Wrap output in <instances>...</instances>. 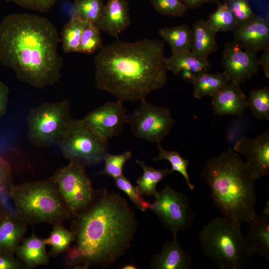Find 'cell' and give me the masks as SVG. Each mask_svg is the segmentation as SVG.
<instances>
[{"mask_svg":"<svg viewBox=\"0 0 269 269\" xmlns=\"http://www.w3.org/2000/svg\"><path fill=\"white\" fill-rule=\"evenodd\" d=\"M75 243L67 261L77 269L108 268L131 247L137 227L127 200L106 188L96 191L91 203L75 216Z\"/></svg>","mask_w":269,"mask_h":269,"instance_id":"obj_1","label":"cell"},{"mask_svg":"<svg viewBox=\"0 0 269 269\" xmlns=\"http://www.w3.org/2000/svg\"><path fill=\"white\" fill-rule=\"evenodd\" d=\"M60 36L45 17L29 13L6 15L0 22V63L20 81L43 89L60 78L63 60Z\"/></svg>","mask_w":269,"mask_h":269,"instance_id":"obj_2","label":"cell"},{"mask_svg":"<svg viewBox=\"0 0 269 269\" xmlns=\"http://www.w3.org/2000/svg\"><path fill=\"white\" fill-rule=\"evenodd\" d=\"M165 58L161 41L117 40L94 57L95 86L123 103L141 102L166 84Z\"/></svg>","mask_w":269,"mask_h":269,"instance_id":"obj_3","label":"cell"},{"mask_svg":"<svg viewBox=\"0 0 269 269\" xmlns=\"http://www.w3.org/2000/svg\"><path fill=\"white\" fill-rule=\"evenodd\" d=\"M222 216L241 224L257 216L254 177L240 155L230 148L207 159L201 173Z\"/></svg>","mask_w":269,"mask_h":269,"instance_id":"obj_4","label":"cell"},{"mask_svg":"<svg viewBox=\"0 0 269 269\" xmlns=\"http://www.w3.org/2000/svg\"><path fill=\"white\" fill-rule=\"evenodd\" d=\"M241 225L218 217L205 224L199 232L203 254L220 269H246L256 254L242 234Z\"/></svg>","mask_w":269,"mask_h":269,"instance_id":"obj_5","label":"cell"},{"mask_svg":"<svg viewBox=\"0 0 269 269\" xmlns=\"http://www.w3.org/2000/svg\"><path fill=\"white\" fill-rule=\"evenodd\" d=\"M9 198L14 213L27 224L54 225L71 217L51 178L12 184Z\"/></svg>","mask_w":269,"mask_h":269,"instance_id":"obj_6","label":"cell"},{"mask_svg":"<svg viewBox=\"0 0 269 269\" xmlns=\"http://www.w3.org/2000/svg\"><path fill=\"white\" fill-rule=\"evenodd\" d=\"M72 120L68 100L44 103L31 109L27 114L28 139L38 147L58 145Z\"/></svg>","mask_w":269,"mask_h":269,"instance_id":"obj_7","label":"cell"},{"mask_svg":"<svg viewBox=\"0 0 269 269\" xmlns=\"http://www.w3.org/2000/svg\"><path fill=\"white\" fill-rule=\"evenodd\" d=\"M108 144V140L94 133L81 119H73L58 145L65 158L86 167L103 160Z\"/></svg>","mask_w":269,"mask_h":269,"instance_id":"obj_8","label":"cell"},{"mask_svg":"<svg viewBox=\"0 0 269 269\" xmlns=\"http://www.w3.org/2000/svg\"><path fill=\"white\" fill-rule=\"evenodd\" d=\"M71 216L75 217L92 202L96 191L85 167L69 161L51 177Z\"/></svg>","mask_w":269,"mask_h":269,"instance_id":"obj_9","label":"cell"},{"mask_svg":"<svg viewBox=\"0 0 269 269\" xmlns=\"http://www.w3.org/2000/svg\"><path fill=\"white\" fill-rule=\"evenodd\" d=\"M127 123L134 137L151 143H160L175 124L170 110L144 100L130 117Z\"/></svg>","mask_w":269,"mask_h":269,"instance_id":"obj_10","label":"cell"},{"mask_svg":"<svg viewBox=\"0 0 269 269\" xmlns=\"http://www.w3.org/2000/svg\"><path fill=\"white\" fill-rule=\"evenodd\" d=\"M149 209L158 217L172 235L188 228L194 213L188 197L169 185L158 191Z\"/></svg>","mask_w":269,"mask_h":269,"instance_id":"obj_11","label":"cell"},{"mask_svg":"<svg viewBox=\"0 0 269 269\" xmlns=\"http://www.w3.org/2000/svg\"><path fill=\"white\" fill-rule=\"evenodd\" d=\"M123 102L109 101L91 111L81 119L102 138L109 140L121 134L128 116Z\"/></svg>","mask_w":269,"mask_h":269,"instance_id":"obj_12","label":"cell"},{"mask_svg":"<svg viewBox=\"0 0 269 269\" xmlns=\"http://www.w3.org/2000/svg\"><path fill=\"white\" fill-rule=\"evenodd\" d=\"M222 63L229 81L238 84L250 79L260 66L257 53L244 49L234 41L225 44Z\"/></svg>","mask_w":269,"mask_h":269,"instance_id":"obj_13","label":"cell"},{"mask_svg":"<svg viewBox=\"0 0 269 269\" xmlns=\"http://www.w3.org/2000/svg\"><path fill=\"white\" fill-rule=\"evenodd\" d=\"M234 149L245 157V163L257 180L269 175V130L254 138L242 137L235 144Z\"/></svg>","mask_w":269,"mask_h":269,"instance_id":"obj_14","label":"cell"},{"mask_svg":"<svg viewBox=\"0 0 269 269\" xmlns=\"http://www.w3.org/2000/svg\"><path fill=\"white\" fill-rule=\"evenodd\" d=\"M234 41L245 50L257 53L269 47L267 18L255 15L234 30Z\"/></svg>","mask_w":269,"mask_h":269,"instance_id":"obj_15","label":"cell"},{"mask_svg":"<svg viewBox=\"0 0 269 269\" xmlns=\"http://www.w3.org/2000/svg\"><path fill=\"white\" fill-rule=\"evenodd\" d=\"M211 97L215 115L240 116L248 108L247 98L237 83L229 82Z\"/></svg>","mask_w":269,"mask_h":269,"instance_id":"obj_16","label":"cell"},{"mask_svg":"<svg viewBox=\"0 0 269 269\" xmlns=\"http://www.w3.org/2000/svg\"><path fill=\"white\" fill-rule=\"evenodd\" d=\"M131 23L126 0H107L97 26L111 36L118 37Z\"/></svg>","mask_w":269,"mask_h":269,"instance_id":"obj_17","label":"cell"},{"mask_svg":"<svg viewBox=\"0 0 269 269\" xmlns=\"http://www.w3.org/2000/svg\"><path fill=\"white\" fill-rule=\"evenodd\" d=\"M192 265L190 255L185 251L173 235L171 241L165 243L160 252L155 255L150 268L154 269H190Z\"/></svg>","mask_w":269,"mask_h":269,"instance_id":"obj_18","label":"cell"},{"mask_svg":"<svg viewBox=\"0 0 269 269\" xmlns=\"http://www.w3.org/2000/svg\"><path fill=\"white\" fill-rule=\"evenodd\" d=\"M27 224L14 213L0 219V252L14 255L23 241Z\"/></svg>","mask_w":269,"mask_h":269,"instance_id":"obj_19","label":"cell"},{"mask_svg":"<svg viewBox=\"0 0 269 269\" xmlns=\"http://www.w3.org/2000/svg\"><path fill=\"white\" fill-rule=\"evenodd\" d=\"M192 30L191 52L199 59L208 62L209 56L218 49L217 32L202 19L194 22Z\"/></svg>","mask_w":269,"mask_h":269,"instance_id":"obj_20","label":"cell"},{"mask_svg":"<svg viewBox=\"0 0 269 269\" xmlns=\"http://www.w3.org/2000/svg\"><path fill=\"white\" fill-rule=\"evenodd\" d=\"M46 245L43 239L33 232L30 236L23 240L15 254L28 267L45 266L49 263Z\"/></svg>","mask_w":269,"mask_h":269,"instance_id":"obj_21","label":"cell"},{"mask_svg":"<svg viewBox=\"0 0 269 269\" xmlns=\"http://www.w3.org/2000/svg\"><path fill=\"white\" fill-rule=\"evenodd\" d=\"M246 238L257 254L269 261V216H257L250 222Z\"/></svg>","mask_w":269,"mask_h":269,"instance_id":"obj_22","label":"cell"},{"mask_svg":"<svg viewBox=\"0 0 269 269\" xmlns=\"http://www.w3.org/2000/svg\"><path fill=\"white\" fill-rule=\"evenodd\" d=\"M165 65L167 71H172L175 75L184 70L195 74L207 72L211 67L209 61L199 59L191 51L172 54L171 56L165 58Z\"/></svg>","mask_w":269,"mask_h":269,"instance_id":"obj_23","label":"cell"},{"mask_svg":"<svg viewBox=\"0 0 269 269\" xmlns=\"http://www.w3.org/2000/svg\"><path fill=\"white\" fill-rule=\"evenodd\" d=\"M158 33L169 45L172 54L190 51L192 30L188 25L165 27L160 29Z\"/></svg>","mask_w":269,"mask_h":269,"instance_id":"obj_24","label":"cell"},{"mask_svg":"<svg viewBox=\"0 0 269 269\" xmlns=\"http://www.w3.org/2000/svg\"><path fill=\"white\" fill-rule=\"evenodd\" d=\"M136 162L143 171L142 175L136 180V187L141 195L154 197L158 192L156 189L157 184L172 172L168 168L155 169L146 165L143 161L138 159L136 160Z\"/></svg>","mask_w":269,"mask_h":269,"instance_id":"obj_25","label":"cell"},{"mask_svg":"<svg viewBox=\"0 0 269 269\" xmlns=\"http://www.w3.org/2000/svg\"><path fill=\"white\" fill-rule=\"evenodd\" d=\"M230 82L223 73L196 74L192 84L194 86V96L201 99L212 96L224 85Z\"/></svg>","mask_w":269,"mask_h":269,"instance_id":"obj_26","label":"cell"},{"mask_svg":"<svg viewBox=\"0 0 269 269\" xmlns=\"http://www.w3.org/2000/svg\"><path fill=\"white\" fill-rule=\"evenodd\" d=\"M85 21L76 17H70L64 25L61 34L60 42L65 53L78 52L81 38Z\"/></svg>","mask_w":269,"mask_h":269,"instance_id":"obj_27","label":"cell"},{"mask_svg":"<svg viewBox=\"0 0 269 269\" xmlns=\"http://www.w3.org/2000/svg\"><path fill=\"white\" fill-rule=\"evenodd\" d=\"M104 5V0H74L71 17H76L97 25Z\"/></svg>","mask_w":269,"mask_h":269,"instance_id":"obj_28","label":"cell"},{"mask_svg":"<svg viewBox=\"0 0 269 269\" xmlns=\"http://www.w3.org/2000/svg\"><path fill=\"white\" fill-rule=\"evenodd\" d=\"M53 225L49 236L43 240L46 245L51 247V255L55 256L67 251L75 240V234L73 231L66 229L62 223H56Z\"/></svg>","mask_w":269,"mask_h":269,"instance_id":"obj_29","label":"cell"},{"mask_svg":"<svg viewBox=\"0 0 269 269\" xmlns=\"http://www.w3.org/2000/svg\"><path fill=\"white\" fill-rule=\"evenodd\" d=\"M210 26L217 33L232 31L238 25L226 1L218 2L216 10L210 13L207 20Z\"/></svg>","mask_w":269,"mask_h":269,"instance_id":"obj_30","label":"cell"},{"mask_svg":"<svg viewBox=\"0 0 269 269\" xmlns=\"http://www.w3.org/2000/svg\"><path fill=\"white\" fill-rule=\"evenodd\" d=\"M158 151L157 156L152 159L154 161L162 160H167L171 166V171H176L180 173L185 180L186 184L190 190H193L194 186L192 183L188 172L189 161L183 158L179 153L174 150L164 149L160 143H157Z\"/></svg>","mask_w":269,"mask_h":269,"instance_id":"obj_31","label":"cell"},{"mask_svg":"<svg viewBox=\"0 0 269 269\" xmlns=\"http://www.w3.org/2000/svg\"><path fill=\"white\" fill-rule=\"evenodd\" d=\"M249 108L255 118L259 120H269V88L251 90L247 99Z\"/></svg>","mask_w":269,"mask_h":269,"instance_id":"obj_32","label":"cell"},{"mask_svg":"<svg viewBox=\"0 0 269 269\" xmlns=\"http://www.w3.org/2000/svg\"><path fill=\"white\" fill-rule=\"evenodd\" d=\"M11 169L9 163L0 156V219L7 214L13 213L9 210L8 203L9 190L12 185Z\"/></svg>","mask_w":269,"mask_h":269,"instance_id":"obj_33","label":"cell"},{"mask_svg":"<svg viewBox=\"0 0 269 269\" xmlns=\"http://www.w3.org/2000/svg\"><path fill=\"white\" fill-rule=\"evenodd\" d=\"M101 30L94 24L86 22L82 34L79 53L92 54L103 46Z\"/></svg>","mask_w":269,"mask_h":269,"instance_id":"obj_34","label":"cell"},{"mask_svg":"<svg viewBox=\"0 0 269 269\" xmlns=\"http://www.w3.org/2000/svg\"><path fill=\"white\" fill-rule=\"evenodd\" d=\"M130 151H126L119 154H113L107 152L103 158L104 168L98 175L104 174L114 179L123 175V170L126 162L132 157Z\"/></svg>","mask_w":269,"mask_h":269,"instance_id":"obj_35","label":"cell"},{"mask_svg":"<svg viewBox=\"0 0 269 269\" xmlns=\"http://www.w3.org/2000/svg\"><path fill=\"white\" fill-rule=\"evenodd\" d=\"M114 180L116 187L125 192L138 209L142 211L149 209L151 203L142 198L137 188L124 174Z\"/></svg>","mask_w":269,"mask_h":269,"instance_id":"obj_36","label":"cell"},{"mask_svg":"<svg viewBox=\"0 0 269 269\" xmlns=\"http://www.w3.org/2000/svg\"><path fill=\"white\" fill-rule=\"evenodd\" d=\"M150 2L157 13L164 15L181 17L188 10L180 0H150Z\"/></svg>","mask_w":269,"mask_h":269,"instance_id":"obj_37","label":"cell"},{"mask_svg":"<svg viewBox=\"0 0 269 269\" xmlns=\"http://www.w3.org/2000/svg\"><path fill=\"white\" fill-rule=\"evenodd\" d=\"M225 1L227 2L238 25L248 21L255 15L251 8L249 0H226Z\"/></svg>","mask_w":269,"mask_h":269,"instance_id":"obj_38","label":"cell"},{"mask_svg":"<svg viewBox=\"0 0 269 269\" xmlns=\"http://www.w3.org/2000/svg\"><path fill=\"white\" fill-rule=\"evenodd\" d=\"M31 10L48 12L59 0H5Z\"/></svg>","mask_w":269,"mask_h":269,"instance_id":"obj_39","label":"cell"},{"mask_svg":"<svg viewBox=\"0 0 269 269\" xmlns=\"http://www.w3.org/2000/svg\"><path fill=\"white\" fill-rule=\"evenodd\" d=\"M22 267L14 255L0 252V269H19Z\"/></svg>","mask_w":269,"mask_h":269,"instance_id":"obj_40","label":"cell"},{"mask_svg":"<svg viewBox=\"0 0 269 269\" xmlns=\"http://www.w3.org/2000/svg\"><path fill=\"white\" fill-rule=\"evenodd\" d=\"M9 93L8 87L4 83L0 81V118L6 112Z\"/></svg>","mask_w":269,"mask_h":269,"instance_id":"obj_41","label":"cell"},{"mask_svg":"<svg viewBox=\"0 0 269 269\" xmlns=\"http://www.w3.org/2000/svg\"><path fill=\"white\" fill-rule=\"evenodd\" d=\"M263 51L261 58L259 59L260 65L262 67L266 77L269 78V47Z\"/></svg>","mask_w":269,"mask_h":269,"instance_id":"obj_42","label":"cell"},{"mask_svg":"<svg viewBox=\"0 0 269 269\" xmlns=\"http://www.w3.org/2000/svg\"><path fill=\"white\" fill-rule=\"evenodd\" d=\"M188 9H195L200 7L205 3L211 1L212 0H180Z\"/></svg>","mask_w":269,"mask_h":269,"instance_id":"obj_43","label":"cell"},{"mask_svg":"<svg viewBox=\"0 0 269 269\" xmlns=\"http://www.w3.org/2000/svg\"><path fill=\"white\" fill-rule=\"evenodd\" d=\"M179 74L180 75L181 77L184 81L192 83L196 74L190 71L184 70L181 71Z\"/></svg>","mask_w":269,"mask_h":269,"instance_id":"obj_44","label":"cell"},{"mask_svg":"<svg viewBox=\"0 0 269 269\" xmlns=\"http://www.w3.org/2000/svg\"><path fill=\"white\" fill-rule=\"evenodd\" d=\"M262 215L265 216H269V200L267 201L265 204V207L263 210Z\"/></svg>","mask_w":269,"mask_h":269,"instance_id":"obj_45","label":"cell"},{"mask_svg":"<svg viewBox=\"0 0 269 269\" xmlns=\"http://www.w3.org/2000/svg\"><path fill=\"white\" fill-rule=\"evenodd\" d=\"M121 269H137V267L132 264H128L122 266Z\"/></svg>","mask_w":269,"mask_h":269,"instance_id":"obj_46","label":"cell"},{"mask_svg":"<svg viewBox=\"0 0 269 269\" xmlns=\"http://www.w3.org/2000/svg\"><path fill=\"white\" fill-rule=\"evenodd\" d=\"M225 0H224V1H225Z\"/></svg>","mask_w":269,"mask_h":269,"instance_id":"obj_47","label":"cell"}]
</instances>
